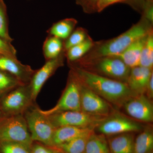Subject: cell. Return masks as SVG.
I'll return each instance as SVG.
<instances>
[{
    "mask_svg": "<svg viewBox=\"0 0 153 153\" xmlns=\"http://www.w3.org/2000/svg\"><path fill=\"white\" fill-rule=\"evenodd\" d=\"M69 66L70 70L81 84L117 106L123 105L134 95L126 82L108 78L78 66Z\"/></svg>",
    "mask_w": 153,
    "mask_h": 153,
    "instance_id": "1",
    "label": "cell"
},
{
    "mask_svg": "<svg viewBox=\"0 0 153 153\" xmlns=\"http://www.w3.org/2000/svg\"><path fill=\"white\" fill-rule=\"evenodd\" d=\"M144 19L117 37L95 43L91 50L78 61H85L105 57L117 56L136 40L146 36L152 31Z\"/></svg>",
    "mask_w": 153,
    "mask_h": 153,
    "instance_id": "2",
    "label": "cell"
},
{
    "mask_svg": "<svg viewBox=\"0 0 153 153\" xmlns=\"http://www.w3.org/2000/svg\"><path fill=\"white\" fill-rule=\"evenodd\" d=\"M108 78L126 82L131 68L117 57H105L68 63Z\"/></svg>",
    "mask_w": 153,
    "mask_h": 153,
    "instance_id": "3",
    "label": "cell"
},
{
    "mask_svg": "<svg viewBox=\"0 0 153 153\" xmlns=\"http://www.w3.org/2000/svg\"><path fill=\"white\" fill-rule=\"evenodd\" d=\"M31 139L49 146H52V140L55 130L47 115L41 112L36 104L30 107L23 114Z\"/></svg>",
    "mask_w": 153,
    "mask_h": 153,
    "instance_id": "4",
    "label": "cell"
},
{
    "mask_svg": "<svg viewBox=\"0 0 153 153\" xmlns=\"http://www.w3.org/2000/svg\"><path fill=\"white\" fill-rule=\"evenodd\" d=\"M35 102L29 84L22 85L0 97V110L5 116L23 115Z\"/></svg>",
    "mask_w": 153,
    "mask_h": 153,
    "instance_id": "5",
    "label": "cell"
},
{
    "mask_svg": "<svg viewBox=\"0 0 153 153\" xmlns=\"http://www.w3.org/2000/svg\"><path fill=\"white\" fill-rule=\"evenodd\" d=\"M20 143L31 146V139L23 115L4 116L0 120V142Z\"/></svg>",
    "mask_w": 153,
    "mask_h": 153,
    "instance_id": "6",
    "label": "cell"
},
{
    "mask_svg": "<svg viewBox=\"0 0 153 153\" xmlns=\"http://www.w3.org/2000/svg\"><path fill=\"white\" fill-rule=\"evenodd\" d=\"M41 111L47 115L62 111H81L80 83L71 70L66 87L56 104L50 109Z\"/></svg>",
    "mask_w": 153,
    "mask_h": 153,
    "instance_id": "7",
    "label": "cell"
},
{
    "mask_svg": "<svg viewBox=\"0 0 153 153\" xmlns=\"http://www.w3.org/2000/svg\"><path fill=\"white\" fill-rule=\"evenodd\" d=\"M47 116L55 128L67 126L94 128L105 118L92 115L81 111H62Z\"/></svg>",
    "mask_w": 153,
    "mask_h": 153,
    "instance_id": "8",
    "label": "cell"
},
{
    "mask_svg": "<svg viewBox=\"0 0 153 153\" xmlns=\"http://www.w3.org/2000/svg\"><path fill=\"white\" fill-rule=\"evenodd\" d=\"M97 127L100 134L106 136L133 133L140 131L143 128L135 121L118 114L105 117Z\"/></svg>",
    "mask_w": 153,
    "mask_h": 153,
    "instance_id": "9",
    "label": "cell"
},
{
    "mask_svg": "<svg viewBox=\"0 0 153 153\" xmlns=\"http://www.w3.org/2000/svg\"><path fill=\"white\" fill-rule=\"evenodd\" d=\"M79 83L81 111L99 117H107L111 112L109 103L92 90Z\"/></svg>",
    "mask_w": 153,
    "mask_h": 153,
    "instance_id": "10",
    "label": "cell"
},
{
    "mask_svg": "<svg viewBox=\"0 0 153 153\" xmlns=\"http://www.w3.org/2000/svg\"><path fill=\"white\" fill-rule=\"evenodd\" d=\"M65 58V52H63L57 58L47 60L41 68L36 70L29 83L34 101L36 102L44 84L58 68L64 65Z\"/></svg>",
    "mask_w": 153,
    "mask_h": 153,
    "instance_id": "11",
    "label": "cell"
},
{
    "mask_svg": "<svg viewBox=\"0 0 153 153\" xmlns=\"http://www.w3.org/2000/svg\"><path fill=\"white\" fill-rule=\"evenodd\" d=\"M123 105L131 117L143 122H152L153 105L145 94L132 96Z\"/></svg>",
    "mask_w": 153,
    "mask_h": 153,
    "instance_id": "12",
    "label": "cell"
},
{
    "mask_svg": "<svg viewBox=\"0 0 153 153\" xmlns=\"http://www.w3.org/2000/svg\"><path fill=\"white\" fill-rule=\"evenodd\" d=\"M0 70L15 76L22 84L30 83L36 70L23 64L16 57L0 55Z\"/></svg>",
    "mask_w": 153,
    "mask_h": 153,
    "instance_id": "13",
    "label": "cell"
},
{
    "mask_svg": "<svg viewBox=\"0 0 153 153\" xmlns=\"http://www.w3.org/2000/svg\"><path fill=\"white\" fill-rule=\"evenodd\" d=\"M153 75V68L136 66L131 68L126 83L134 95L145 94Z\"/></svg>",
    "mask_w": 153,
    "mask_h": 153,
    "instance_id": "14",
    "label": "cell"
},
{
    "mask_svg": "<svg viewBox=\"0 0 153 153\" xmlns=\"http://www.w3.org/2000/svg\"><path fill=\"white\" fill-rule=\"evenodd\" d=\"M149 34L136 40L123 52L114 57H117L122 60L130 68L139 66L141 54Z\"/></svg>",
    "mask_w": 153,
    "mask_h": 153,
    "instance_id": "15",
    "label": "cell"
},
{
    "mask_svg": "<svg viewBox=\"0 0 153 153\" xmlns=\"http://www.w3.org/2000/svg\"><path fill=\"white\" fill-rule=\"evenodd\" d=\"M93 131L94 128H90L69 126L60 127L55 129L52 140V146L62 144Z\"/></svg>",
    "mask_w": 153,
    "mask_h": 153,
    "instance_id": "16",
    "label": "cell"
},
{
    "mask_svg": "<svg viewBox=\"0 0 153 153\" xmlns=\"http://www.w3.org/2000/svg\"><path fill=\"white\" fill-rule=\"evenodd\" d=\"M134 141L132 133L114 135L108 140L110 153H133Z\"/></svg>",
    "mask_w": 153,
    "mask_h": 153,
    "instance_id": "17",
    "label": "cell"
},
{
    "mask_svg": "<svg viewBox=\"0 0 153 153\" xmlns=\"http://www.w3.org/2000/svg\"><path fill=\"white\" fill-rule=\"evenodd\" d=\"M77 22L73 18H67L54 23L47 30L48 36L65 41L75 29Z\"/></svg>",
    "mask_w": 153,
    "mask_h": 153,
    "instance_id": "18",
    "label": "cell"
},
{
    "mask_svg": "<svg viewBox=\"0 0 153 153\" xmlns=\"http://www.w3.org/2000/svg\"><path fill=\"white\" fill-rule=\"evenodd\" d=\"M64 41L54 36H48L43 46V52L46 61L55 59L63 52Z\"/></svg>",
    "mask_w": 153,
    "mask_h": 153,
    "instance_id": "19",
    "label": "cell"
},
{
    "mask_svg": "<svg viewBox=\"0 0 153 153\" xmlns=\"http://www.w3.org/2000/svg\"><path fill=\"white\" fill-rule=\"evenodd\" d=\"M153 132L150 128L144 129L134 139L133 153H152Z\"/></svg>",
    "mask_w": 153,
    "mask_h": 153,
    "instance_id": "20",
    "label": "cell"
},
{
    "mask_svg": "<svg viewBox=\"0 0 153 153\" xmlns=\"http://www.w3.org/2000/svg\"><path fill=\"white\" fill-rule=\"evenodd\" d=\"M95 43L89 36L82 43L68 49L65 52V57L68 63H74L84 57L93 48Z\"/></svg>",
    "mask_w": 153,
    "mask_h": 153,
    "instance_id": "21",
    "label": "cell"
},
{
    "mask_svg": "<svg viewBox=\"0 0 153 153\" xmlns=\"http://www.w3.org/2000/svg\"><path fill=\"white\" fill-rule=\"evenodd\" d=\"M94 131L57 146H53L63 153H83L88 138Z\"/></svg>",
    "mask_w": 153,
    "mask_h": 153,
    "instance_id": "22",
    "label": "cell"
},
{
    "mask_svg": "<svg viewBox=\"0 0 153 153\" xmlns=\"http://www.w3.org/2000/svg\"><path fill=\"white\" fill-rule=\"evenodd\" d=\"M83 153H110L107 140L102 134H91Z\"/></svg>",
    "mask_w": 153,
    "mask_h": 153,
    "instance_id": "23",
    "label": "cell"
},
{
    "mask_svg": "<svg viewBox=\"0 0 153 153\" xmlns=\"http://www.w3.org/2000/svg\"><path fill=\"white\" fill-rule=\"evenodd\" d=\"M139 66L153 68V31L148 36L144 46L143 47L140 57Z\"/></svg>",
    "mask_w": 153,
    "mask_h": 153,
    "instance_id": "24",
    "label": "cell"
},
{
    "mask_svg": "<svg viewBox=\"0 0 153 153\" xmlns=\"http://www.w3.org/2000/svg\"><path fill=\"white\" fill-rule=\"evenodd\" d=\"M22 84L15 76L0 70V97Z\"/></svg>",
    "mask_w": 153,
    "mask_h": 153,
    "instance_id": "25",
    "label": "cell"
},
{
    "mask_svg": "<svg viewBox=\"0 0 153 153\" xmlns=\"http://www.w3.org/2000/svg\"><path fill=\"white\" fill-rule=\"evenodd\" d=\"M87 31L82 27H78L74 29L66 40L64 41L63 50L65 52L77 44L82 43L88 37Z\"/></svg>",
    "mask_w": 153,
    "mask_h": 153,
    "instance_id": "26",
    "label": "cell"
},
{
    "mask_svg": "<svg viewBox=\"0 0 153 153\" xmlns=\"http://www.w3.org/2000/svg\"><path fill=\"white\" fill-rule=\"evenodd\" d=\"M0 37L10 44L13 41L9 34L7 7L4 0H0Z\"/></svg>",
    "mask_w": 153,
    "mask_h": 153,
    "instance_id": "27",
    "label": "cell"
},
{
    "mask_svg": "<svg viewBox=\"0 0 153 153\" xmlns=\"http://www.w3.org/2000/svg\"><path fill=\"white\" fill-rule=\"evenodd\" d=\"M31 147L20 143L1 142L0 153H31Z\"/></svg>",
    "mask_w": 153,
    "mask_h": 153,
    "instance_id": "28",
    "label": "cell"
},
{
    "mask_svg": "<svg viewBox=\"0 0 153 153\" xmlns=\"http://www.w3.org/2000/svg\"><path fill=\"white\" fill-rule=\"evenodd\" d=\"M31 153H63L53 146L34 141L31 147Z\"/></svg>",
    "mask_w": 153,
    "mask_h": 153,
    "instance_id": "29",
    "label": "cell"
},
{
    "mask_svg": "<svg viewBox=\"0 0 153 153\" xmlns=\"http://www.w3.org/2000/svg\"><path fill=\"white\" fill-rule=\"evenodd\" d=\"M99 0H75L76 4L80 6L85 13H88L97 12Z\"/></svg>",
    "mask_w": 153,
    "mask_h": 153,
    "instance_id": "30",
    "label": "cell"
},
{
    "mask_svg": "<svg viewBox=\"0 0 153 153\" xmlns=\"http://www.w3.org/2000/svg\"><path fill=\"white\" fill-rule=\"evenodd\" d=\"M0 55L16 57V50L12 44L0 37Z\"/></svg>",
    "mask_w": 153,
    "mask_h": 153,
    "instance_id": "31",
    "label": "cell"
},
{
    "mask_svg": "<svg viewBox=\"0 0 153 153\" xmlns=\"http://www.w3.org/2000/svg\"><path fill=\"white\" fill-rule=\"evenodd\" d=\"M128 0H99L97 7V12L100 13L108 7L119 3H127Z\"/></svg>",
    "mask_w": 153,
    "mask_h": 153,
    "instance_id": "32",
    "label": "cell"
},
{
    "mask_svg": "<svg viewBox=\"0 0 153 153\" xmlns=\"http://www.w3.org/2000/svg\"><path fill=\"white\" fill-rule=\"evenodd\" d=\"M151 1H153V0H128L127 3H129L135 7H137L143 10L145 5Z\"/></svg>",
    "mask_w": 153,
    "mask_h": 153,
    "instance_id": "33",
    "label": "cell"
},
{
    "mask_svg": "<svg viewBox=\"0 0 153 153\" xmlns=\"http://www.w3.org/2000/svg\"><path fill=\"white\" fill-rule=\"evenodd\" d=\"M148 98L152 100L153 97V75L151 77L146 92Z\"/></svg>",
    "mask_w": 153,
    "mask_h": 153,
    "instance_id": "34",
    "label": "cell"
},
{
    "mask_svg": "<svg viewBox=\"0 0 153 153\" xmlns=\"http://www.w3.org/2000/svg\"><path fill=\"white\" fill-rule=\"evenodd\" d=\"M4 115L3 114V113H2L1 111L0 110V120H1L3 117H4Z\"/></svg>",
    "mask_w": 153,
    "mask_h": 153,
    "instance_id": "35",
    "label": "cell"
}]
</instances>
